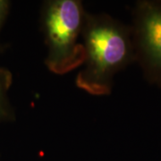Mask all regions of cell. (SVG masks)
Here are the masks:
<instances>
[{
    "label": "cell",
    "mask_w": 161,
    "mask_h": 161,
    "mask_svg": "<svg viewBox=\"0 0 161 161\" xmlns=\"http://www.w3.org/2000/svg\"><path fill=\"white\" fill-rule=\"evenodd\" d=\"M82 43L85 58L76 86L94 96L109 95L115 75L136 59L132 31L107 14L86 13Z\"/></svg>",
    "instance_id": "1"
},
{
    "label": "cell",
    "mask_w": 161,
    "mask_h": 161,
    "mask_svg": "<svg viewBox=\"0 0 161 161\" xmlns=\"http://www.w3.org/2000/svg\"><path fill=\"white\" fill-rule=\"evenodd\" d=\"M86 12L78 0H50L43 5L41 25L47 47V67L65 75L80 67L85 53L82 31Z\"/></svg>",
    "instance_id": "2"
},
{
    "label": "cell",
    "mask_w": 161,
    "mask_h": 161,
    "mask_svg": "<svg viewBox=\"0 0 161 161\" xmlns=\"http://www.w3.org/2000/svg\"><path fill=\"white\" fill-rule=\"evenodd\" d=\"M132 38L145 75L161 85V4L140 2L134 12Z\"/></svg>",
    "instance_id": "3"
},
{
    "label": "cell",
    "mask_w": 161,
    "mask_h": 161,
    "mask_svg": "<svg viewBox=\"0 0 161 161\" xmlns=\"http://www.w3.org/2000/svg\"><path fill=\"white\" fill-rule=\"evenodd\" d=\"M5 11H6V3L4 1L0 0V22H1V20L3 18Z\"/></svg>",
    "instance_id": "4"
}]
</instances>
